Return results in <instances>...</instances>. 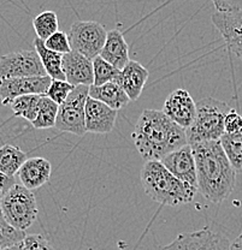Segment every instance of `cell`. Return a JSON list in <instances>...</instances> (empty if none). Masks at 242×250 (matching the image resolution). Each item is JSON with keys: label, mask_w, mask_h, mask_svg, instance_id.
<instances>
[{"label": "cell", "mask_w": 242, "mask_h": 250, "mask_svg": "<svg viewBox=\"0 0 242 250\" xmlns=\"http://www.w3.org/2000/svg\"><path fill=\"white\" fill-rule=\"evenodd\" d=\"M160 163L182 183L198 190L197 167L191 146L186 145L184 147L170 153L161 159Z\"/></svg>", "instance_id": "7c38bea8"}, {"label": "cell", "mask_w": 242, "mask_h": 250, "mask_svg": "<svg viewBox=\"0 0 242 250\" xmlns=\"http://www.w3.org/2000/svg\"><path fill=\"white\" fill-rule=\"evenodd\" d=\"M0 209L9 225L24 232L38 218L35 195L22 184H15L0 199Z\"/></svg>", "instance_id": "5b68a950"}, {"label": "cell", "mask_w": 242, "mask_h": 250, "mask_svg": "<svg viewBox=\"0 0 242 250\" xmlns=\"http://www.w3.org/2000/svg\"><path fill=\"white\" fill-rule=\"evenodd\" d=\"M33 27L36 33V38L45 41L52 34L58 31L59 23L57 14L53 11H44L33 20Z\"/></svg>", "instance_id": "d4e9b609"}, {"label": "cell", "mask_w": 242, "mask_h": 250, "mask_svg": "<svg viewBox=\"0 0 242 250\" xmlns=\"http://www.w3.org/2000/svg\"><path fill=\"white\" fill-rule=\"evenodd\" d=\"M189 146L197 167L198 191L210 202H223L235 188L236 172L220 141H206Z\"/></svg>", "instance_id": "6da1fadb"}, {"label": "cell", "mask_w": 242, "mask_h": 250, "mask_svg": "<svg viewBox=\"0 0 242 250\" xmlns=\"http://www.w3.org/2000/svg\"><path fill=\"white\" fill-rule=\"evenodd\" d=\"M132 137L145 161H160L188 145L186 129L174 123L159 109H145L135 124Z\"/></svg>", "instance_id": "7a4b0ae2"}, {"label": "cell", "mask_w": 242, "mask_h": 250, "mask_svg": "<svg viewBox=\"0 0 242 250\" xmlns=\"http://www.w3.org/2000/svg\"><path fill=\"white\" fill-rule=\"evenodd\" d=\"M217 12L242 11V0H212Z\"/></svg>", "instance_id": "1f68e13d"}, {"label": "cell", "mask_w": 242, "mask_h": 250, "mask_svg": "<svg viewBox=\"0 0 242 250\" xmlns=\"http://www.w3.org/2000/svg\"><path fill=\"white\" fill-rule=\"evenodd\" d=\"M35 47L36 53L40 57V61L43 62V66L45 69L46 75L51 80H61L65 81L63 69H62V62H63V54H59L57 52L51 51L46 48L45 43L41 39L35 38L33 42Z\"/></svg>", "instance_id": "ffe728a7"}, {"label": "cell", "mask_w": 242, "mask_h": 250, "mask_svg": "<svg viewBox=\"0 0 242 250\" xmlns=\"http://www.w3.org/2000/svg\"><path fill=\"white\" fill-rule=\"evenodd\" d=\"M27 159V154L17 146L2 145L0 147V172L7 177H15Z\"/></svg>", "instance_id": "44dd1931"}, {"label": "cell", "mask_w": 242, "mask_h": 250, "mask_svg": "<svg viewBox=\"0 0 242 250\" xmlns=\"http://www.w3.org/2000/svg\"><path fill=\"white\" fill-rule=\"evenodd\" d=\"M212 23L222 34L230 52L242 61V11L216 12Z\"/></svg>", "instance_id": "4fadbf2b"}, {"label": "cell", "mask_w": 242, "mask_h": 250, "mask_svg": "<svg viewBox=\"0 0 242 250\" xmlns=\"http://www.w3.org/2000/svg\"><path fill=\"white\" fill-rule=\"evenodd\" d=\"M220 141L234 170L242 173V129L235 134H224Z\"/></svg>", "instance_id": "7402d4cb"}, {"label": "cell", "mask_w": 242, "mask_h": 250, "mask_svg": "<svg viewBox=\"0 0 242 250\" xmlns=\"http://www.w3.org/2000/svg\"><path fill=\"white\" fill-rule=\"evenodd\" d=\"M51 173V163L47 159L36 156V158L27 159L17 174L22 186L33 191L48 183Z\"/></svg>", "instance_id": "2e32d148"}, {"label": "cell", "mask_w": 242, "mask_h": 250, "mask_svg": "<svg viewBox=\"0 0 242 250\" xmlns=\"http://www.w3.org/2000/svg\"><path fill=\"white\" fill-rule=\"evenodd\" d=\"M89 87L76 85L69 94L66 100L59 105L54 127L59 131L83 136L87 132L85 123V106L88 98Z\"/></svg>", "instance_id": "8992f818"}, {"label": "cell", "mask_w": 242, "mask_h": 250, "mask_svg": "<svg viewBox=\"0 0 242 250\" xmlns=\"http://www.w3.org/2000/svg\"><path fill=\"white\" fill-rule=\"evenodd\" d=\"M46 48L51 49V51L57 52L59 54H66L69 52H71V47H70L69 38H67V34L64 31H56L54 34H52L48 39H46L44 41Z\"/></svg>", "instance_id": "f1b7e54d"}, {"label": "cell", "mask_w": 242, "mask_h": 250, "mask_svg": "<svg viewBox=\"0 0 242 250\" xmlns=\"http://www.w3.org/2000/svg\"><path fill=\"white\" fill-rule=\"evenodd\" d=\"M99 56L121 71L130 61L129 46L124 39L123 34L118 29L108 31L105 43Z\"/></svg>", "instance_id": "ac0fdd59"}, {"label": "cell", "mask_w": 242, "mask_h": 250, "mask_svg": "<svg viewBox=\"0 0 242 250\" xmlns=\"http://www.w3.org/2000/svg\"><path fill=\"white\" fill-rule=\"evenodd\" d=\"M65 81L71 85H93V64L90 59L82 56L79 52L71 51L63 56L62 62Z\"/></svg>", "instance_id": "9a60e30c"}, {"label": "cell", "mask_w": 242, "mask_h": 250, "mask_svg": "<svg viewBox=\"0 0 242 250\" xmlns=\"http://www.w3.org/2000/svg\"><path fill=\"white\" fill-rule=\"evenodd\" d=\"M51 78L43 77H15L0 78V99L4 106L10 104L16 98L23 95H45L47 92Z\"/></svg>", "instance_id": "30bf717a"}, {"label": "cell", "mask_w": 242, "mask_h": 250, "mask_svg": "<svg viewBox=\"0 0 242 250\" xmlns=\"http://www.w3.org/2000/svg\"><path fill=\"white\" fill-rule=\"evenodd\" d=\"M27 236L24 231L16 230L6 223L1 209H0V250H4L9 247L15 246L24 239Z\"/></svg>", "instance_id": "4316f807"}, {"label": "cell", "mask_w": 242, "mask_h": 250, "mask_svg": "<svg viewBox=\"0 0 242 250\" xmlns=\"http://www.w3.org/2000/svg\"><path fill=\"white\" fill-rule=\"evenodd\" d=\"M230 241L209 228L181 233L161 250H230Z\"/></svg>", "instance_id": "9c48e42d"}, {"label": "cell", "mask_w": 242, "mask_h": 250, "mask_svg": "<svg viewBox=\"0 0 242 250\" xmlns=\"http://www.w3.org/2000/svg\"><path fill=\"white\" fill-rule=\"evenodd\" d=\"M24 250H56L43 234H28L23 239Z\"/></svg>", "instance_id": "f546056e"}, {"label": "cell", "mask_w": 242, "mask_h": 250, "mask_svg": "<svg viewBox=\"0 0 242 250\" xmlns=\"http://www.w3.org/2000/svg\"><path fill=\"white\" fill-rule=\"evenodd\" d=\"M88 96L105 104L106 106L116 111L124 108L130 103L128 95L117 82H109L99 87L90 85Z\"/></svg>", "instance_id": "d6986e66"}, {"label": "cell", "mask_w": 242, "mask_h": 250, "mask_svg": "<svg viewBox=\"0 0 242 250\" xmlns=\"http://www.w3.org/2000/svg\"><path fill=\"white\" fill-rule=\"evenodd\" d=\"M16 184L15 177H7L0 172V199Z\"/></svg>", "instance_id": "d6a6232c"}, {"label": "cell", "mask_w": 242, "mask_h": 250, "mask_svg": "<svg viewBox=\"0 0 242 250\" xmlns=\"http://www.w3.org/2000/svg\"><path fill=\"white\" fill-rule=\"evenodd\" d=\"M106 35L108 31L100 23L94 21H76L72 23L67 38L71 51L79 52L93 61L100 54Z\"/></svg>", "instance_id": "52a82bcc"}, {"label": "cell", "mask_w": 242, "mask_h": 250, "mask_svg": "<svg viewBox=\"0 0 242 250\" xmlns=\"http://www.w3.org/2000/svg\"><path fill=\"white\" fill-rule=\"evenodd\" d=\"M40 98L41 95H35V94L20 96L10 104V107L14 111L15 116L33 123L38 114Z\"/></svg>", "instance_id": "cb8c5ba5"}, {"label": "cell", "mask_w": 242, "mask_h": 250, "mask_svg": "<svg viewBox=\"0 0 242 250\" xmlns=\"http://www.w3.org/2000/svg\"><path fill=\"white\" fill-rule=\"evenodd\" d=\"M230 111L228 104L215 98H204L197 104V116L186 130L187 142L193 145L206 141H220L224 135V118Z\"/></svg>", "instance_id": "277c9868"}, {"label": "cell", "mask_w": 242, "mask_h": 250, "mask_svg": "<svg viewBox=\"0 0 242 250\" xmlns=\"http://www.w3.org/2000/svg\"><path fill=\"white\" fill-rule=\"evenodd\" d=\"M140 179L148 197L170 207L188 205L198 192L176 178L160 161H146L140 171Z\"/></svg>", "instance_id": "3957f363"}, {"label": "cell", "mask_w": 242, "mask_h": 250, "mask_svg": "<svg viewBox=\"0 0 242 250\" xmlns=\"http://www.w3.org/2000/svg\"><path fill=\"white\" fill-rule=\"evenodd\" d=\"M72 89H74V85L67 83L66 81L51 80V83H49V87L45 95L59 106L66 100L69 94L72 92Z\"/></svg>", "instance_id": "83f0119b"}, {"label": "cell", "mask_w": 242, "mask_h": 250, "mask_svg": "<svg viewBox=\"0 0 242 250\" xmlns=\"http://www.w3.org/2000/svg\"><path fill=\"white\" fill-rule=\"evenodd\" d=\"M93 64V76H94V82L93 85H103L109 82H116L119 76V70L113 67L112 65L109 64L108 62L104 61L100 56L95 57L92 61Z\"/></svg>", "instance_id": "484cf974"}, {"label": "cell", "mask_w": 242, "mask_h": 250, "mask_svg": "<svg viewBox=\"0 0 242 250\" xmlns=\"http://www.w3.org/2000/svg\"><path fill=\"white\" fill-rule=\"evenodd\" d=\"M4 250H24V247H23V241L20 242V243L15 244V246L9 247V248H6Z\"/></svg>", "instance_id": "e575fe53"}, {"label": "cell", "mask_w": 242, "mask_h": 250, "mask_svg": "<svg viewBox=\"0 0 242 250\" xmlns=\"http://www.w3.org/2000/svg\"><path fill=\"white\" fill-rule=\"evenodd\" d=\"M118 111L88 96L85 106V123L87 132L109 134L113 130Z\"/></svg>", "instance_id": "5bb4252c"}, {"label": "cell", "mask_w": 242, "mask_h": 250, "mask_svg": "<svg viewBox=\"0 0 242 250\" xmlns=\"http://www.w3.org/2000/svg\"><path fill=\"white\" fill-rule=\"evenodd\" d=\"M148 76L150 72L144 65L136 61H129L128 64L121 70L116 82L123 88L130 101H135L141 96Z\"/></svg>", "instance_id": "e0dca14e"}, {"label": "cell", "mask_w": 242, "mask_h": 250, "mask_svg": "<svg viewBox=\"0 0 242 250\" xmlns=\"http://www.w3.org/2000/svg\"><path fill=\"white\" fill-rule=\"evenodd\" d=\"M230 250H242V233L231 243Z\"/></svg>", "instance_id": "836d02e7"}, {"label": "cell", "mask_w": 242, "mask_h": 250, "mask_svg": "<svg viewBox=\"0 0 242 250\" xmlns=\"http://www.w3.org/2000/svg\"><path fill=\"white\" fill-rule=\"evenodd\" d=\"M47 76L36 51L22 49L0 57V78Z\"/></svg>", "instance_id": "ba28073f"}, {"label": "cell", "mask_w": 242, "mask_h": 250, "mask_svg": "<svg viewBox=\"0 0 242 250\" xmlns=\"http://www.w3.org/2000/svg\"><path fill=\"white\" fill-rule=\"evenodd\" d=\"M59 106L56 103L47 98L46 95H41L39 103L38 114L32 125L35 129H51L56 125L57 114H58Z\"/></svg>", "instance_id": "603a6c76"}, {"label": "cell", "mask_w": 242, "mask_h": 250, "mask_svg": "<svg viewBox=\"0 0 242 250\" xmlns=\"http://www.w3.org/2000/svg\"><path fill=\"white\" fill-rule=\"evenodd\" d=\"M242 129V116L230 108L224 118V134H235Z\"/></svg>", "instance_id": "4dcf8cb0"}, {"label": "cell", "mask_w": 242, "mask_h": 250, "mask_svg": "<svg viewBox=\"0 0 242 250\" xmlns=\"http://www.w3.org/2000/svg\"><path fill=\"white\" fill-rule=\"evenodd\" d=\"M161 111L174 123L187 130L197 116V104L188 90L179 88L169 94Z\"/></svg>", "instance_id": "8fae6325"}]
</instances>
